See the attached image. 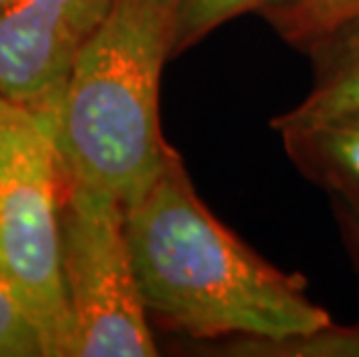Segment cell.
I'll return each instance as SVG.
<instances>
[{
    "instance_id": "1",
    "label": "cell",
    "mask_w": 359,
    "mask_h": 357,
    "mask_svg": "<svg viewBox=\"0 0 359 357\" xmlns=\"http://www.w3.org/2000/svg\"><path fill=\"white\" fill-rule=\"evenodd\" d=\"M151 323L195 341H285L332 328L302 276L262 260L195 193L179 154L126 209Z\"/></svg>"
},
{
    "instance_id": "2",
    "label": "cell",
    "mask_w": 359,
    "mask_h": 357,
    "mask_svg": "<svg viewBox=\"0 0 359 357\" xmlns=\"http://www.w3.org/2000/svg\"><path fill=\"white\" fill-rule=\"evenodd\" d=\"M177 0H114L83 44L60 97V170L133 207L177 154L160 128V74L174 56Z\"/></svg>"
},
{
    "instance_id": "3",
    "label": "cell",
    "mask_w": 359,
    "mask_h": 357,
    "mask_svg": "<svg viewBox=\"0 0 359 357\" xmlns=\"http://www.w3.org/2000/svg\"><path fill=\"white\" fill-rule=\"evenodd\" d=\"M60 170L53 116L19 107L0 140V283L42 332L47 357H70L60 271Z\"/></svg>"
},
{
    "instance_id": "4",
    "label": "cell",
    "mask_w": 359,
    "mask_h": 357,
    "mask_svg": "<svg viewBox=\"0 0 359 357\" xmlns=\"http://www.w3.org/2000/svg\"><path fill=\"white\" fill-rule=\"evenodd\" d=\"M60 271L70 357H154L158 346L137 283L118 200L63 174Z\"/></svg>"
},
{
    "instance_id": "5",
    "label": "cell",
    "mask_w": 359,
    "mask_h": 357,
    "mask_svg": "<svg viewBox=\"0 0 359 357\" xmlns=\"http://www.w3.org/2000/svg\"><path fill=\"white\" fill-rule=\"evenodd\" d=\"M114 0H7L0 7V90L56 119L67 77Z\"/></svg>"
},
{
    "instance_id": "6",
    "label": "cell",
    "mask_w": 359,
    "mask_h": 357,
    "mask_svg": "<svg viewBox=\"0 0 359 357\" xmlns=\"http://www.w3.org/2000/svg\"><path fill=\"white\" fill-rule=\"evenodd\" d=\"M304 51L313 60V88L297 107L271 121L273 130L359 116V14L327 30Z\"/></svg>"
},
{
    "instance_id": "7",
    "label": "cell",
    "mask_w": 359,
    "mask_h": 357,
    "mask_svg": "<svg viewBox=\"0 0 359 357\" xmlns=\"http://www.w3.org/2000/svg\"><path fill=\"white\" fill-rule=\"evenodd\" d=\"M278 133L304 177L325 188L332 200L359 207V116Z\"/></svg>"
},
{
    "instance_id": "8",
    "label": "cell",
    "mask_w": 359,
    "mask_h": 357,
    "mask_svg": "<svg viewBox=\"0 0 359 357\" xmlns=\"http://www.w3.org/2000/svg\"><path fill=\"white\" fill-rule=\"evenodd\" d=\"M359 14V0H290L264 10L262 17L285 42L304 51L327 30Z\"/></svg>"
},
{
    "instance_id": "9",
    "label": "cell",
    "mask_w": 359,
    "mask_h": 357,
    "mask_svg": "<svg viewBox=\"0 0 359 357\" xmlns=\"http://www.w3.org/2000/svg\"><path fill=\"white\" fill-rule=\"evenodd\" d=\"M290 0H177V35L174 56L193 47L218 26L227 24L246 12L271 10Z\"/></svg>"
},
{
    "instance_id": "10",
    "label": "cell",
    "mask_w": 359,
    "mask_h": 357,
    "mask_svg": "<svg viewBox=\"0 0 359 357\" xmlns=\"http://www.w3.org/2000/svg\"><path fill=\"white\" fill-rule=\"evenodd\" d=\"M0 357H47L42 332L10 288L0 283Z\"/></svg>"
},
{
    "instance_id": "11",
    "label": "cell",
    "mask_w": 359,
    "mask_h": 357,
    "mask_svg": "<svg viewBox=\"0 0 359 357\" xmlns=\"http://www.w3.org/2000/svg\"><path fill=\"white\" fill-rule=\"evenodd\" d=\"M332 207H334L336 223H339L341 241L346 246V253L350 257V262H353L359 281V207H353V204H346L341 200H332Z\"/></svg>"
},
{
    "instance_id": "12",
    "label": "cell",
    "mask_w": 359,
    "mask_h": 357,
    "mask_svg": "<svg viewBox=\"0 0 359 357\" xmlns=\"http://www.w3.org/2000/svg\"><path fill=\"white\" fill-rule=\"evenodd\" d=\"M19 112V105H14L10 97H7L3 90H0V140H3L5 130L10 128L14 114Z\"/></svg>"
},
{
    "instance_id": "13",
    "label": "cell",
    "mask_w": 359,
    "mask_h": 357,
    "mask_svg": "<svg viewBox=\"0 0 359 357\" xmlns=\"http://www.w3.org/2000/svg\"><path fill=\"white\" fill-rule=\"evenodd\" d=\"M5 3H7V0H0V7H3V5H5Z\"/></svg>"
}]
</instances>
